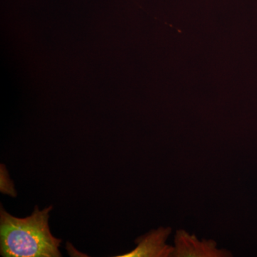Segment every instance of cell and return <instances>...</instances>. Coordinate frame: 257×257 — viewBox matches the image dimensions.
Here are the masks:
<instances>
[{
    "label": "cell",
    "instance_id": "6da1fadb",
    "mask_svg": "<svg viewBox=\"0 0 257 257\" xmlns=\"http://www.w3.org/2000/svg\"><path fill=\"white\" fill-rule=\"evenodd\" d=\"M52 207L20 219L2 208L0 212L1 255L5 257H59L62 240L54 237L49 227Z\"/></svg>",
    "mask_w": 257,
    "mask_h": 257
},
{
    "label": "cell",
    "instance_id": "7a4b0ae2",
    "mask_svg": "<svg viewBox=\"0 0 257 257\" xmlns=\"http://www.w3.org/2000/svg\"><path fill=\"white\" fill-rule=\"evenodd\" d=\"M175 247L172 256L175 257H228L231 253L226 249L216 248L212 240L199 241L194 235L179 230L175 236Z\"/></svg>",
    "mask_w": 257,
    "mask_h": 257
},
{
    "label": "cell",
    "instance_id": "3957f363",
    "mask_svg": "<svg viewBox=\"0 0 257 257\" xmlns=\"http://www.w3.org/2000/svg\"><path fill=\"white\" fill-rule=\"evenodd\" d=\"M172 232L170 227H160L136 240L138 246L133 251L118 257L172 256L175 247L166 244V240Z\"/></svg>",
    "mask_w": 257,
    "mask_h": 257
},
{
    "label": "cell",
    "instance_id": "277c9868",
    "mask_svg": "<svg viewBox=\"0 0 257 257\" xmlns=\"http://www.w3.org/2000/svg\"><path fill=\"white\" fill-rule=\"evenodd\" d=\"M1 192L4 194H10L12 197L16 196L14 185L9 178L5 166L3 165H1Z\"/></svg>",
    "mask_w": 257,
    "mask_h": 257
}]
</instances>
